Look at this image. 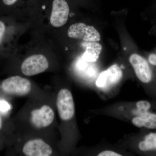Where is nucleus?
I'll use <instances>...</instances> for the list:
<instances>
[{
	"label": "nucleus",
	"mask_w": 156,
	"mask_h": 156,
	"mask_svg": "<svg viewBox=\"0 0 156 156\" xmlns=\"http://www.w3.org/2000/svg\"><path fill=\"white\" fill-rule=\"evenodd\" d=\"M5 30V24L2 21H0V44L4 37Z\"/></svg>",
	"instance_id": "16"
},
{
	"label": "nucleus",
	"mask_w": 156,
	"mask_h": 156,
	"mask_svg": "<svg viewBox=\"0 0 156 156\" xmlns=\"http://www.w3.org/2000/svg\"><path fill=\"white\" fill-rule=\"evenodd\" d=\"M69 6L66 0H53L50 17L51 25L55 27L63 26L67 22Z\"/></svg>",
	"instance_id": "8"
},
{
	"label": "nucleus",
	"mask_w": 156,
	"mask_h": 156,
	"mask_svg": "<svg viewBox=\"0 0 156 156\" xmlns=\"http://www.w3.org/2000/svg\"><path fill=\"white\" fill-rule=\"evenodd\" d=\"M58 113L62 120H71L75 114V106L71 92L68 89H62L58 92L56 99Z\"/></svg>",
	"instance_id": "3"
},
{
	"label": "nucleus",
	"mask_w": 156,
	"mask_h": 156,
	"mask_svg": "<svg viewBox=\"0 0 156 156\" xmlns=\"http://www.w3.org/2000/svg\"><path fill=\"white\" fill-rule=\"evenodd\" d=\"M67 34L70 38L86 42H98L101 40L100 34L94 27L83 23L71 25L68 30Z\"/></svg>",
	"instance_id": "4"
},
{
	"label": "nucleus",
	"mask_w": 156,
	"mask_h": 156,
	"mask_svg": "<svg viewBox=\"0 0 156 156\" xmlns=\"http://www.w3.org/2000/svg\"><path fill=\"white\" fill-rule=\"evenodd\" d=\"M11 109V105L9 102L4 100H0V111L7 112Z\"/></svg>",
	"instance_id": "14"
},
{
	"label": "nucleus",
	"mask_w": 156,
	"mask_h": 156,
	"mask_svg": "<svg viewBox=\"0 0 156 156\" xmlns=\"http://www.w3.org/2000/svg\"><path fill=\"white\" fill-rule=\"evenodd\" d=\"M55 113L53 109L48 105H43L31 112L30 121L34 127L38 129L47 128L54 120Z\"/></svg>",
	"instance_id": "9"
},
{
	"label": "nucleus",
	"mask_w": 156,
	"mask_h": 156,
	"mask_svg": "<svg viewBox=\"0 0 156 156\" xmlns=\"http://www.w3.org/2000/svg\"><path fill=\"white\" fill-rule=\"evenodd\" d=\"M1 89L6 94L25 96L31 91V83L26 78L15 76L7 78L2 82Z\"/></svg>",
	"instance_id": "2"
},
{
	"label": "nucleus",
	"mask_w": 156,
	"mask_h": 156,
	"mask_svg": "<svg viewBox=\"0 0 156 156\" xmlns=\"http://www.w3.org/2000/svg\"><path fill=\"white\" fill-rule=\"evenodd\" d=\"M49 67V62L46 56L42 54L30 56L24 60L21 66L23 73L33 76L44 72Z\"/></svg>",
	"instance_id": "6"
},
{
	"label": "nucleus",
	"mask_w": 156,
	"mask_h": 156,
	"mask_svg": "<svg viewBox=\"0 0 156 156\" xmlns=\"http://www.w3.org/2000/svg\"><path fill=\"white\" fill-rule=\"evenodd\" d=\"M23 152L27 156H50L53 153L50 145L41 139L27 141L23 146Z\"/></svg>",
	"instance_id": "10"
},
{
	"label": "nucleus",
	"mask_w": 156,
	"mask_h": 156,
	"mask_svg": "<svg viewBox=\"0 0 156 156\" xmlns=\"http://www.w3.org/2000/svg\"><path fill=\"white\" fill-rule=\"evenodd\" d=\"M88 43L84 57L87 61L95 62L99 58L102 50V46L97 42Z\"/></svg>",
	"instance_id": "11"
},
{
	"label": "nucleus",
	"mask_w": 156,
	"mask_h": 156,
	"mask_svg": "<svg viewBox=\"0 0 156 156\" xmlns=\"http://www.w3.org/2000/svg\"><path fill=\"white\" fill-rule=\"evenodd\" d=\"M3 127V122L2 120V118H1V115H0V130L2 129Z\"/></svg>",
	"instance_id": "18"
},
{
	"label": "nucleus",
	"mask_w": 156,
	"mask_h": 156,
	"mask_svg": "<svg viewBox=\"0 0 156 156\" xmlns=\"http://www.w3.org/2000/svg\"><path fill=\"white\" fill-rule=\"evenodd\" d=\"M18 1V0H2L4 4L7 6H11L14 5Z\"/></svg>",
	"instance_id": "17"
},
{
	"label": "nucleus",
	"mask_w": 156,
	"mask_h": 156,
	"mask_svg": "<svg viewBox=\"0 0 156 156\" xmlns=\"http://www.w3.org/2000/svg\"><path fill=\"white\" fill-rule=\"evenodd\" d=\"M150 64L153 66H156V54L151 53L148 58Z\"/></svg>",
	"instance_id": "15"
},
{
	"label": "nucleus",
	"mask_w": 156,
	"mask_h": 156,
	"mask_svg": "<svg viewBox=\"0 0 156 156\" xmlns=\"http://www.w3.org/2000/svg\"><path fill=\"white\" fill-rule=\"evenodd\" d=\"M123 72L118 64H115L101 73L96 81L98 89H108L116 85L122 80Z\"/></svg>",
	"instance_id": "7"
},
{
	"label": "nucleus",
	"mask_w": 156,
	"mask_h": 156,
	"mask_svg": "<svg viewBox=\"0 0 156 156\" xmlns=\"http://www.w3.org/2000/svg\"><path fill=\"white\" fill-rule=\"evenodd\" d=\"M151 107V105L147 101L136 102L129 113L131 123L137 128L156 129V114L150 111Z\"/></svg>",
	"instance_id": "1"
},
{
	"label": "nucleus",
	"mask_w": 156,
	"mask_h": 156,
	"mask_svg": "<svg viewBox=\"0 0 156 156\" xmlns=\"http://www.w3.org/2000/svg\"><path fill=\"white\" fill-rule=\"evenodd\" d=\"M98 156H121L122 154L111 150L103 151L98 154Z\"/></svg>",
	"instance_id": "13"
},
{
	"label": "nucleus",
	"mask_w": 156,
	"mask_h": 156,
	"mask_svg": "<svg viewBox=\"0 0 156 156\" xmlns=\"http://www.w3.org/2000/svg\"><path fill=\"white\" fill-rule=\"evenodd\" d=\"M138 149L142 151H156V132L147 134L143 140L138 143Z\"/></svg>",
	"instance_id": "12"
},
{
	"label": "nucleus",
	"mask_w": 156,
	"mask_h": 156,
	"mask_svg": "<svg viewBox=\"0 0 156 156\" xmlns=\"http://www.w3.org/2000/svg\"><path fill=\"white\" fill-rule=\"evenodd\" d=\"M129 61L138 80L144 84L150 83L153 79V73L146 59L139 54L134 53L129 57Z\"/></svg>",
	"instance_id": "5"
}]
</instances>
